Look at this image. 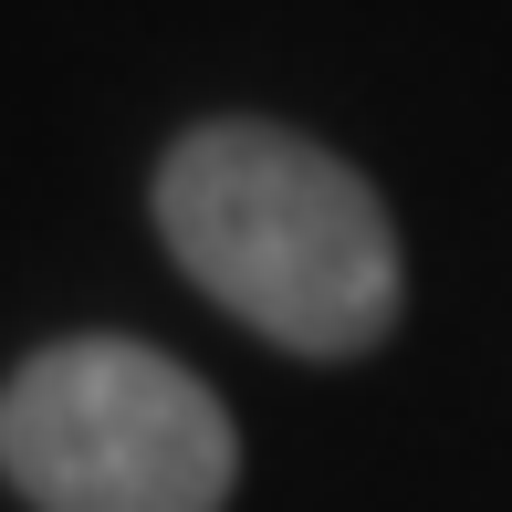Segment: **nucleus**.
I'll return each mask as SVG.
<instances>
[{"mask_svg": "<svg viewBox=\"0 0 512 512\" xmlns=\"http://www.w3.org/2000/svg\"><path fill=\"white\" fill-rule=\"evenodd\" d=\"M157 230L251 335L356 356L398 324V230L345 157L283 126H199L157 168Z\"/></svg>", "mask_w": 512, "mask_h": 512, "instance_id": "1", "label": "nucleus"}, {"mask_svg": "<svg viewBox=\"0 0 512 512\" xmlns=\"http://www.w3.org/2000/svg\"><path fill=\"white\" fill-rule=\"evenodd\" d=\"M0 471L32 512H220L241 439L178 356L74 335L0 387Z\"/></svg>", "mask_w": 512, "mask_h": 512, "instance_id": "2", "label": "nucleus"}]
</instances>
